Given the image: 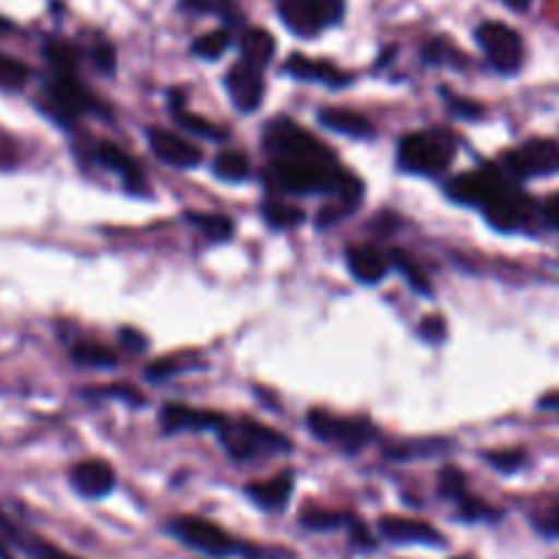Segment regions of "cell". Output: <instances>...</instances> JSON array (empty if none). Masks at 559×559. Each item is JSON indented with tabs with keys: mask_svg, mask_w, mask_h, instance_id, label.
Segmentation results:
<instances>
[{
	"mask_svg": "<svg viewBox=\"0 0 559 559\" xmlns=\"http://www.w3.org/2000/svg\"><path fill=\"white\" fill-rule=\"evenodd\" d=\"M219 444L225 453L239 464H252V461H269L280 453H288L292 442L274 428L263 426L258 419H223V426L217 428Z\"/></svg>",
	"mask_w": 559,
	"mask_h": 559,
	"instance_id": "1",
	"label": "cell"
},
{
	"mask_svg": "<svg viewBox=\"0 0 559 559\" xmlns=\"http://www.w3.org/2000/svg\"><path fill=\"white\" fill-rule=\"evenodd\" d=\"M455 157V140L444 129L428 132H408L397 143V165L406 174L437 176L450 168Z\"/></svg>",
	"mask_w": 559,
	"mask_h": 559,
	"instance_id": "2",
	"label": "cell"
},
{
	"mask_svg": "<svg viewBox=\"0 0 559 559\" xmlns=\"http://www.w3.org/2000/svg\"><path fill=\"white\" fill-rule=\"evenodd\" d=\"M263 146L272 154V159H299V163H330V159H337L330 152V146H324L319 138H313L308 129L294 123L292 118L269 121L266 132H263Z\"/></svg>",
	"mask_w": 559,
	"mask_h": 559,
	"instance_id": "3",
	"label": "cell"
},
{
	"mask_svg": "<svg viewBox=\"0 0 559 559\" xmlns=\"http://www.w3.org/2000/svg\"><path fill=\"white\" fill-rule=\"evenodd\" d=\"M308 428L319 442L332 444L343 453H359L365 444L376 439V428L370 426L368 419L337 417V414L324 412V408H313L308 414Z\"/></svg>",
	"mask_w": 559,
	"mask_h": 559,
	"instance_id": "4",
	"label": "cell"
},
{
	"mask_svg": "<svg viewBox=\"0 0 559 559\" xmlns=\"http://www.w3.org/2000/svg\"><path fill=\"white\" fill-rule=\"evenodd\" d=\"M168 530L174 532L187 548L206 554V557L225 559L241 551L239 540H234L223 526H217L214 521L201 519V515H179V519L170 521Z\"/></svg>",
	"mask_w": 559,
	"mask_h": 559,
	"instance_id": "5",
	"label": "cell"
},
{
	"mask_svg": "<svg viewBox=\"0 0 559 559\" xmlns=\"http://www.w3.org/2000/svg\"><path fill=\"white\" fill-rule=\"evenodd\" d=\"M47 105H50L52 116L63 123H72L85 112H105L102 102L72 72L52 74L47 83Z\"/></svg>",
	"mask_w": 559,
	"mask_h": 559,
	"instance_id": "6",
	"label": "cell"
},
{
	"mask_svg": "<svg viewBox=\"0 0 559 559\" xmlns=\"http://www.w3.org/2000/svg\"><path fill=\"white\" fill-rule=\"evenodd\" d=\"M502 168L510 179H543L559 174L557 140H530L524 146L510 148L502 157Z\"/></svg>",
	"mask_w": 559,
	"mask_h": 559,
	"instance_id": "7",
	"label": "cell"
},
{
	"mask_svg": "<svg viewBox=\"0 0 559 559\" xmlns=\"http://www.w3.org/2000/svg\"><path fill=\"white\" fill-rule=\"evenodd\" d=\"M475 39L497 72L515 74L521 69V63H524V41H521V36L510 25L483 23L475 31Z\"/></svg>",
	"mask_w": 559,
	"mask_h": 559,
	"instance_id": "8",
	"label": "cell"
},
{
	"mask_svg": "<svg viewBox=\"0 0 559 559\" xmlns=\"http://www.w3.org/2000/svg\"><path fill=\"white\" fill-rule=\"evenodd\" d=\"M486 219L502 234H515V230L530 228L532 217H535V203L513 185V179L504 181L502 190L483 206Z\"/></svg>",
	"mask_w": 559,
	"mask_h": 559,
	"instance_id": "9",
	"label": "cell"
},
{
	"mask_svg": "<svg viewBox=\"0 0 559 559\" xmlns=\"http://www.w3.org/2000/svg\"><path fill=\"white\" fill-rule=\"evenodd\" d=\"M343 14L341 0H283L280 17L297 36H316Z\"/></svg>",
	"mask_w": 559,
	"mask_h": 559,
	"instance_id": "10",
	"label": "cell"
},
{
	"mask_svg": "<svg viewBox=\"0 0 559 559\" xmlns=\"http://www.w3.org/2000/svg\"><path fill=\"white\" fill-rule=\"evenodd\" d=\"M508 174L504 170H472V174L455 176L448 185V195L464 206H486L493 195L504 187Z\"/></svg>",
	"mask_w": 559,
	"mask_h": 559,
	"instance_id": "11",
	"label": "cell"
},
{
	"mask_svg": "<svg viewBox=\"0 0 559 559\" xmlns=\"http://www.w3.org/2000/svg\"><path fill=\"white\" fill-rule=\"evenodd\" d=\"M146 140H148V148H152L165 165H170V168L192 170L203 163L201 148H198L195 143H190V140L179 138L176 132H170V129L152 127L146 132Z\"/></svg>",
	"mask_w": 559,
	"mask_h": 559,
	"instance_id": "12",
	"label": "cell"
},
{
	"mask_svg": "<svg viewBox=\"0 0 559 559\" xmlns=\"http://www.w3.org/2000/svg\"><path fill=\"white\" fill-rule=\"evenodd\" d=\"M225 88H228V96L236 110L241 112H255L261 107L263 94H266L261 69L250 67L245 61L230 67V72L225 74Z\"/></svg>",
	"mask_w": 559,
	"mask_h": 559,
	"instance_id": "13",
	"label": "cell"
},
{
	"mask_svg": "<svg viewBox=\"0 0 559 559\" xmlns=\"http://www.w3.org/2000/svg\"><path fill=\"white\" fill-rule=\"evenodd\" d=\"M379 532L381 537L397 543V546H408V543H414V546H444V535L437 526L417 519H403V515H384L379 521Z\"/></svg>",
	"mask_w": 559,
	"mask_h": 559,
	"instance_id": "14",
	"label": "cell"
},
{
	"mask_svg": "<svg viewBox=\"0 0 559 559\" xmlns=\"http://www.w3.org/2000/svg\"><path fill=\"white\" fill-rule=\"evenodd\" d=\"M223 414L209 412V408L185 406V403H165L159 408V426L165 433H181V431H206L214 428L217 431L223 426Z\"/></svg>",
	"mask_w": 559,
	"mask_h": 559,
	"instance_id": "15",
	"label": "cell"
},
{
	"mask_svg": "<svg viewBox=\"0 0 559 559\" xmlns=\"http://www.w3.org/2000/svg\"><path fill=\"white\" fill-rule=\"evenodd\" d=\"M69 483L85 499H105L116 488V472L105 461H80L69 472Z\"/></svg>",
	"mask_w": 559,
	"mask_h": 559,
	"instance_id": "16",
	"label": "cell"
},
{
	"mask_svg": "<svg viewBox=\"0 0 559 559\" xmlns=\"http://www.w3.org/2000/svg\"><path fill=\"white\" fill-rule=\"evenodd\" d=\"M346 263L348 272L354 274L357 283L362 286H379L381 280L390 272V261H386L384 252L373 245H352L346 250Z\"/></svg>",
	"mask_w": 559,
	"mask_h": 559,
	"instance_id": "17",
	"label": "cell"
},
{
	"mask_svg": "<svg viewBox=\"0 0 559 559\" xmlns=\"http://www.w3.org/2000/svg\"><path fill=\"white\" fill-rule=\"evenodd\" d=\"M286 72L294 74L297 80H305V83H321L330 85V88H343V85L354 83L352 72H343L335 63L330 61H313V58L305 56H292L286 63Z\"/></svg>",
	"mask_w": 559,
	"mask_h": 559,
	"instance_id": "18",
	"label": "cell"
},
{
	"mask_svg": "<svg viewBox=\"0 0 559 559\" xmlns=\"http://www.w3.org/2000/svg\"><path fill=\"white\" fill-rule=\"evenodd\" d=\"M294 493V472H280V475L269 477L263 483H250L247 486V497L258 504L261 510L277 513L288 504Z\"/></svg>",
	"mask_w": 559,
	"mask_h": 559,
	"instance_id": "19",
	"label": "cell"
},
{
	"mask_svg": "<svg viewBox=\"0 0 559 559\" xmlns=\"http://www.w3.org/2000/svg\"><path fill=\"white\" fill-rule=\"evenodd\" d=\"M0 537H7V540H12L14 546L23 548L31 559H78V557H72V554L56 548L52 543H47L45 537H36V535H31V532L14 526L3 513H0Z\"/></svg>",
	"mask_w": 559,
	"mask_h": 559,
	"instance_id": "20",
	"label": "cell"
},
{
	"mask_svg": "<svg viewBox=\"0 0 559 559\" xmlns=\"http://www.w3.org/2000/svg\"><path fill=\"white\" fill-rule=\"evenodd\" d=\"M319 123L321 127L332 129V132L337 134H346V138H357V140H368L373 138L376 129L373 123L368 121V118L362 116V112L357 110H343V107H324V110H319Z\"/></svg>",
	"mask_w": 559,
	"mask_h": 559,
	"instance_id": "21",
	"label": "cell"
},
{
	"mask_svg": "<svg viewBox=\"0 0 559 559\" xmlns=\"http://www.w3.org/2000/svg\"><path fill=\"white\" fill-rule=\"evenodd\" d=\"M96 154H99L105 168L116 170V174L121 176L123 187H127L129 192H134V195H143V192H146V179L140 174V165L134 163L127 152H121V148L112 146V143H99Z\"/></svg>",
	"mask_w": 559,
	"mask_h": 559,
	"instance_id": "22",
	"label": "cell"
},
{
	"mask_svg": "<svg viewBox=\"0 0 559 559\" xmlns=\"http://www.w3.org/2000/svg\"><path fill=\"white\" fill-rule=\"evenodd\" d=\"M239 50H241V61L250 63V67L263 69L269 67V61L274 58V36L263 28H247L239 39Z\"/></svg>",
	"mask_w": 559,
	"mask_h": 559,
	"instance_id": "23",
	"label": "cell"
},
{
	"mask_svg": "<svg viewBox=\"0 0 559 559\" xmlns=\"http://www.w3.org/2000/svg\"><path fill=\"white\" fill-rule=\"evenodd\" d=\"M390 258H392V266H395L397 272L406 277V283L412 286V292L423 294V297H431L433 294L431 280H428V274L417 266V261H414V258H408L403 250H392Z\"/></svg>",
	"mask_w": 559,
	"mask_h": 559,
	"instance_id": "24",
	"label": "cell"
},
{
	"mask_svg": "<svg viewBox=\"0 0 559 559\" xmlns=\"http://www.w3.org/2000/svg\"><path fill=\"white\" fill-rule=\"evenodd\" d=\"M252 168L250 159L245 157L241 152H219L214 157V176L223 181H245L250 179Z\"/></svg>",
	"mask_w": 559,
	"mask_h": 559,
	"instance_id": "25",
	"label": "cell"
},
{
	"mask_svg": "<svg viewBox=\"0 0 559 559\" xmlns=\"http://www.w3.org/2000/svg\"><path fill=\"white\" fill-rule=\"evenodd\" d=\"M185 219L195 228L203 230V236L212 241H225L234 234V223L223 214H203V212H185Z\"/></svg>",
	"mask_w": 559,
	"mask_h": 559,
	"instance_id": "26",
	"label": "cell"
},
{
	"mask_svg": "<svg viewBox=\"0 0 559 559\" xmlns=\"http://www.w3.org/2000/svg\"><path fill=\"white\" fill-rule=\"evenodd\" d=\"M72 362H78L80 368H112L118 357L116 352L99 346V343H78V346H72Z\"/></svg>",
	"mask_w": 559,
	"mask_h": 559,
	"instance_id": "27",
	"label": "cell"
},
{
	"mask_svg": "<svg viewBox=\"0 0 559 559\" xmlns=\"http://www.w3.org/2000/svg\"><path fill=\"white\" fill-rule=\"evenodd\" d=\"M263 219H266L272 228L280 230H288V228H297V225L305 223V212L299 206H288V203H280V201H266L261 209Z\"/></svg>",
	"mask_w": 559,
	"mask_h": 559,
	"instance_id": "28",
	"label": "cell"
},
{
	"mask_svg": "<svg viewBox=\"0 0 559 559\" xmlns=\"http://www.w3.org/2000/svg\"><path fill=\"white\" fill-rule=\"evenodd\" d=\"M174 116H176V123H179V127H185L187 132H195V134H201V138H206V140H225V138H228V132H225V129H219L217 123H212L209 118L195 116V112L185 110V107H181V110H174Z\"/></svg>",
	"mask_w": 559,
	"mask_h": 559,
	"instance_id": "29",
	"label": "cell"
},
{
	"mask_svg": "<svg viewBox=\"0 0 559 559\" xmlns=\"http://www.w3.org/2000/svg\"><path fill=\"white\" fill-rule=\"evenodd\" d=\"M302 526L313 532H324V530H337V526H348L354 519H348L346 513H335V510H321V508H310L299 515Z\"/></svg>",
	"mask_w": 559,
	"mask_h": 559,
	"instance_id": "30",
	"label": "cell"
},
{
	"mask_svg": "<svg viewBox=\"0 0 559 559\" xmlns=\"http://www.w3.org/2000/svg\"><path fill=\"white\" fill-rule=\"evenodd\" d=\"M437 488H439V497L450 499V502H455V504H459L461 499L469 493V488H466L464 472L455 469V466H442V469H439Z\"/></svg>",
	"mask_w": 559,
	"mask_h": 559,
	"instance_id": "31",
	"label": "cell"
},
{
	"mask_svg": "<svg viewBox=\"0 0 559 559\" xmlns=\"http://www.w3.org/2000/svg\"><path fill=\"white\" fill-rule=\"evenodd\" d=\"M31 78V69L23 61L12 56H0V88L3 91H20L25 88Z\"/></svg>",
	"mask_w": 559,
	"mask_h": 559,
	"instance_id": "32",
	"label": "cell"
},
{
	"mask_svg": "<svg viewBox=\"0 0 559 559\" xmlns=\"http://www.w3.org/2000/svg\"><path fill=\"white\" fill-rule=\"evenodd\" d=\"M230 45V36L225 31H212V34H203L201 39L192 45V52L198 58H206V61H217L219 56H225Z\"/></svg>",
	"mask_w": 559,
	"mask_h": 559,
	"instance_id": "33",
	"label": "cell"
},
{
	"mask_svg": "<svg viewBox=\"0 0 559 559\" xmlns=\"http://www.w3.org/2000/svg\"><path fill=\"white\" fill-rule=\"evenodd\" d=\"M83 397H88V401H99V397H116V401L132 403V406H143V403H146V397L140 395V392L134 390V386H127V384L91 386V390L83 392Z\"/></svg>",
	"mask_w": 559,
	"mask_h": 559,
	"instance_id": "34",
	"label": "cell"
},
{
	"mask_svg": "<svg viewBox=\"0 0 559 559\" xmlns=\"http://www.w3.org/2000/svg\"><path fill=\"white\" fill-rule=\"evenodd\" d=\"M185 370H190V359L165 357V359H157V362L148 365L146 379L148 381H168V379H174V376L185 373Z\"/></svg>",
	"mask_w": 559,
	"mask_h": 559,
	"instance_id": "35",
	"label": "cell"
},
{
	"mask_svg": "<svg viewBox=\"0 0 559 559\" xmlns=\"http://www.w3.org/2000/svg\"><path fill=\"white\" fill-rule=\"evenodd\" d=\"M486 461L502 475H513L521 466H526V453L524 450H491V453H486Z\"/></svg>",
	"mask_w": 559,
	"mask_h": 559,
	"instance_id": "36",
	"label": "cell"
},
{
	"mask_svg": "<svg viewBox=\"0 0 559 559\" xmlns=\"http://www.w3.org/2000/svg\"><path fill=\"white\" fill-rule=\"evenodd\" d=\"M45 56H47V61L52 63V69H56V72H74L78 52H74L69 45H63V41H50V45L45 47Z\"/></svg>",
	"mask_w": 559,
	"mask_h": 559,
	"instance_id": "37",
	"label": "cell"
},
{
	"mask_svg": "<svg viewBox=\"0 0 559 559\" xmlns=\"http://www.w3.org/2000/svg\"><path fill=\"white\" fill-rule=\"evenodd\" d=\"M442 96H444V99H448V110L453 112L455 118H466V121H475V118L486 116V107H483L480 102L464 99V96L448 94V91H444Z\"/></svg>",
	"mask_w": 559,
	"mask_h": 559,
	"instance_id": "38",
	"label": "cell"
},
{
	"mask_svg": "<svg viewBox=\"0 0 559 559\" xmlns=\"http://www.w3.org/2000/svg\"><path fill=\"white\" fill-rule=\"evenodd\" d=\"M459 513H461V519H466V521L497 519V510H491L486 502H483V499L472 497V493H466V497L461 499V502H459Z\"/></svg>",
	"mask_w": 559,
	"mask_h": 559,
	"instance_id": "39",
	"label": "cell"
},
{
	"mask_svg": "<svg viewBox=\"0 0 559 559\" xmlns=\"http://www.w3.org/2000/svg\"><path fill=\"white\" fill-rule=\"evenodd\" d=\"M419 337L426 343H442L444 337H448V324H444L442 316H426L423 319V324H419Z\"/></svg>",
	"mask_w": 559,
	"mask_h": 559,
	"instance_id": "40",
	"label": "cell"
},
{
	"mask_svg": "<svg viewBox=\"0 0 559 559\" xmlns=\"http://www.w3.org/2000/svg\"><path fill=\"white\" fill-rule=\"evenodd\" d=\"M91 58H94V67L99 69V72H116V50H112L110 41H99V45L94 47V52H91Z\"/></svg>",
	"mask_w": 559,
	"mask_h": 559,
	"instance_id": "41",
	"label": "cell"
},
{
	"mask_svg": "<svg viewBox=\"0 0 559 559\" xmlns=\"http://www.w3.org/2000/svg\"><path fill=\"white\" fill-rule=\"evenodd\" d=\"M540 217L546 219V223L551 225V228L559 230V192H554V195H548L546 201H543Z\"/></svg>",
	"mask_w": 559,
	"mask_h": 559,
	"instance_id": "42",
	"label": "cell"
},
{
	"mask_svg": "<svg viewBox=\"0 0 559 559\" xmlns=\"http://www.w3.org/2000/svg\"><path fill=\"white\" fill-rule=\"evenodd\" d=\"M118 337H121V343H127L132 352H143V348H146V337L140 335L138 330H121L118 332Z\"/></svg>",
	"mask_w": 559,
	"mask_h": 559,
	"instance_id": "43",
	"label": "cell"
},
{
	"mask_svg": "<svg viewBox=\"0 0 559 559\" xmlns=\"http://www.w3.org/2000/svg\"><path fill=\"white\" fill-rule=\"evenodd\" d=\"M543 530H548L551 535H559V504L546 515V521H543Z\"/></svg>",
	"mask_w": 559,
	"mask_h": 559,
	"instance_id": "44",
	"label": "cell"
},
{
	"mask_svg": "<svg viewBox=\"0 0 559 559\" xmlns=\"http://www.w3.org/2000/svg\"><path fill=\"white\" fill-rule=\"evenodd\" d=\"M504 7L513 9V12H526L532 7V0H502Z\"/></svg>",
	"mask_w": 559,
	"mask_h": 559,
	"instance_id": "45",
	"label": "cell"
},
{
	"mask_svg": "<svg viewBox=\"0 0 559 559\" xmlns=\"http://www.w3.org/2000/svg\"><path fill=\"white\" fill-rule=\"evenodd\" d=\"M459 559H469V557H459Z\"/></svg>",
	"mask_w": 559,
	"mask_h": 559,
	"instance_id": "46",
	"label": "cell"
}]
</instances>
